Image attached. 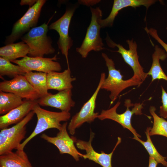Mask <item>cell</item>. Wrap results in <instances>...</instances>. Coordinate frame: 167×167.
Listing matches in <instances>:
<instances>
[{"label": "cell", "mask_w": 167, "mask_h": 167, "mask_svg": "<svg viewBox=\"0 0 167 167\" xmlns=\"http://www.w3.org/2000/svg\"><path fill=\"white\" fill-rule=\"evenodd\" d=\"M101 56L105 60L108 70V75L105 78L102 84L101 89L105 90L110 92L109 97L113 103L117 98L120 94L126 88L133 86H139L143 83L140 79L132 76L127 79H123L119 70L115 67L113 61L108 55L102 53Z\"/></svg>", "instance_id": "6da1fadb"}, {"label": "cell", "mask_w": 167, "mask_h": 167, "mask_svg": "<svg viewBox=\"0 0 167 167\" xmlns=\"http://www.w3.org/2000/svg\"><path fill=\"white\" fill-rule=\"evenodd\" d=\"M32 111L37 116L36 125L32 133L21 143L19 149L24 150L25 146L31 139L47 129L56 128L60 131L62 126L61 122L67 121L71 116L69 112L50 111L41 108L38 103L34 106Z\"/></svg>", "instance_id": "7a4b0ae2"}, {"label": "cell", "mask_w": 167, "mask_h": 167, "mask_svg": "<svg viewBox=\"0 0 167 167\" xmlns=\"http://www.w3.org/2000/svg\"><path fill=\"white\" fill-rule=\"evenodd\" d=\"M48 28L47 24L44 23L31 29L21 37L22 41L29 48L28 56L44 57L45 55L55 52V49L52 45V40L47 35Z\"/></svg>", "instance_id": "3957f363"}, {"label": "cell", "mask_w": 167, "mask_h": 167, "mask_svg": "<svg viewBox=\"0 0 167 167\" xmlns=\"http://www.w3.org/2000/svg\"><path fill=\"white\" fill-rule=\"evenodd\" d=\"M90 9L92 14L90 24L81 45L76 49V52L83 58H86L92 51L97 52L104 49L100 35L101 27L100 21L102 19V11L99 7H90Z\"/></svg>", "instance_id": "277c9868"}, {"label": "cell", "mask_w": 167, "mask_h": 167, "mask_svg": "<svg viewBox=\"0 0 167 167\" xmlns=\"http://www.w3.org/2000/svg\"><path fill=\"white\" fill-rule=\"evenodd\" d=\"M35 113L31 111L22 120L9 128L1 129L0 132V155L19 149L21 141L26 133V125Z\"/></svg>", "instance_id": "5b68a950"}, {"label": "cell", "mask_w": 167, "mask_h": 167, "mask_svg": "<svg viewBox=\"0 0 167 167\" xmlns=\"http://www.w3.org/2000/svg\"><path fill=\"white\" fill-rule=\"evenodd\" d=\"M120 103L119 101L111 108L102 110L97 118L101 120L109 119L114 121L120 124L124 128L129 130L134 135L140 138L141 136L137 133L131 125V119L134 114L139 115L142 114V109L143 108L142 104L136 103L134 105L130 100L126 99L124 102V105L126 108V110L123 113L119 114L117 113V109Z\"/></svg>", "instance_id": "8992f818"}, {"label": "cell", "mask_w": 167, "mask_h": 167, "mask_svg": "<svg viewBox=\"0 0 167 167\" xmlns=\"http://www.w3.org/2000/svg\"><path fill=\"white\" fill-rule=\"evenodd\" d=\"M46 2L45 0H37L33 6L29 7L24 14L13 25L11 34L6 38L5 44L14 43L21 38L26 32L36 27L42 8Z\"/></svg>", "instance_id": "52a82bcc"}, {"label": "cell", "mask_w": 167, "mask_h": 167, "mask_svg": "<svg viewBox=\"0 0 167 167\" xmlns=\"http://www.w3.org/2000/svg\"><path fill=\"white\" fill-rule=\"evenodd\" d=\"M105 78V73H101L98 86L95 92L89 99L83 105L80 111L72 117L67 126L69 133L75 134L76 129L87 122L90 123L97 118L98 113L94 112L97 95L101 86Z\"/></svg>", "instance_id": "ba28073f"}, {"label": "cell", "mask_w": 167, "mask_h": 167, "mask_svg": "<svg viewBox=\"0 0 167 167\" xmlns=\"http://www.w3.org/2000/svg\"><path fill=\"white\" fill-rule=\"evenodd\" d=\"M75 10V7L66 8L64 15L49 27V29L55 30L59 34V37L57 43L59 49L66 58L68 68H70L68 59V51L73 45V41L69 35V29Z\"/></svg>", "instance_id": "9c48e42d"}, {"label": "cell", "mask_w": 167, "mask_h": 167, "mask_svg": "<svg viewBox=\"0 0 167 167\" xmlns=\"http://www.w3.org/2000/svg\"><path fill=\"white\" fill-rule=\"evenodd\" d=\"M106 41L108 46L110 47H117L118 49L115 52L120 54L125 62L131 66L133 71V77L140 79L143 82L148 76L147 73L144 71L143 69L140 64L137 51V45L133 39L128 40L126 42L128 45L129 49L127 50L120 44L114 42L107 36Z\"/></svg>", "instance_id": "30bf717a"}, {"label": "cell", "mask_w": 167, "mask_h": 167, "mask_svg": "<svg viewBox=\"0 0 167 167\" xmlns=\"http://www.w3.org/2000/svg\"><path fill=\"white\" fill-rule=\"evenodd\" d=\"M57 55L51 58L30 57L27 56L20 59L11 62L22 67L26 72L36 71L48 73L52 71L59 72L62 70L60 63L55 61Z\"/></svg>", "instance_id": "8fae6325"}, {"label": "cell", "mask_w": 167, "mask_h": 167, "mask_svg": "<svg viewBox=\"0 0 167 167\" xmlns=\"http://www.w3.org/2000/svg\"><path fill=\"white\" fill-rule=\"evenodd\" d=\"M0 91L13 93L27 100H37L40 98L38 93L23 75H18L11 80L1 82Z\"/></svg>", "instance_id": "7c38bea8"}, {"label": "cell", "mask_w": 167, "mask_h": 167, "mask_svg": "<svg viewBox=\"0 0 167 167\" xmlns=\"http://www.w3.org/2000/svg\"><path fill=\"white\" fill-rule=\"evenodd\" d=\"M95 134L90 131L89 139L88 141L77 139L72 136L76 147L79 149L84 150L86 154H83L82 157L85 159H88L100 165L102 167H112L111 160L113 152L117 146L121 143V138L118 137V140L112 152L109 154H106L103 151L98 153L95 151L92 144V142L94 137Z\"/></svg>", "instance_id": "4fadbf2b"}, {"label": "cell", "mask_w": 167, "mask_h": 167, "mask_svg": "<svg viewBox=\"0 0 167 167\" xmlns=\"http://www.w3.org/2000/svg\"><path fill=\"white\" fill-rule=\"evenodd\" d=\"M67 122L62 124L61 129L55 137H50L45 134H42L41 138L56 146L61 154H67L71 156L76 161L82 157V154L76 148L74 141L72 137H70L67 131Z\"/></svg>", "instance_id": "5bb4252c"}, {"label": "cell", "mask_w": 167, "mask_h": 167, "mask_svg": "<svg viewBox=\"0 0 167 167\" xmlns=\"http://www.w3.org/2000/svg\"><path fill=\"white\" fill-rule=\"evenodd\" d=\"M71 89L59 91L55 94L49 93L37 100L38 104L42 106H48L59 109L61 111L69 112L75 105L72 98Z\"/></svg>", "instance_id": "9a60e30c"}, {"label": "cell", "mask_w": 167, "mask_h": 167, "mask_svg": "<svg viewBox=\"0 0 167 167\" xmlns=\"http://www.w3.org/2000/svg\"><path fill=\"white\" fill-rule=\"evenodd\" d=\"M156 1L154 0H114L111 11L109 16L105 19H101L100 21L101 28L112 26L118 12L124 8L129 6L135 8L143 6L147 10Z\"/></svg>", "instance_id": "2e32d148"}, {"label": "cell", "mask_w": 167, "mask_h": 167, "mask_svg": "<svg viewBox=\"0 0 167 167\" xmlns=\"http://www.w3.org/2000/svg\"><path fill=\"white\" fill-rule=\"evenodd\" d=\"M37 100H27L20 106L0 117V129L17 124L22 120L31 111L36 103Z\"/></svg>", "instance_id": "e0dca14e"}, {"label": "cell", "mask_w": 167, "mask_h": 167, "mask_svg": "<svg viewBox=\"0 0 167 167\" xmlns=\"http://www.w3.org/2000/svg\"><path fill=\"white\" fill-rule=\"evenodd\" d=\"M76 78L71 75L70 68L62 72L52 71L47 73V84L48 90L54 89L60 91L73 88L72 83Z\"/></svg>", "instance_id": "ac0fdd59"}, {"label": "cell", "mask_w": 167, "mask_h": 167, "mask_svg": "<svg viewBox=\"0 0 167 167\" xmlns=\"http://www.w3.org/2000/svg\"><path fill=\"white\" fill-rule=\"evenodd\" d=\"M0 167H33L24 150L0 155Z\"/></svg>", "instance_id": "d6986e66"}, {"label": "cell", "mask_w": 167, "mask_h": 167, "mask_svg": "<svg viewBox=\"0 0 167 167\" xmlns=\"http://www.w3.org/2000/svg\"><path fill=\"white\" fill-rule=\"evenodd\" d=\"M29 51L28 45L22 41L6 45L0 48V56L11 62L27 56Z\"/></svg>", "instance_id": "ffe728a7"}, {"label": "cell", "mask_w": 167, "mask_h": 167, "mask_svg": "<svg viewBox=\"0 0 167 167\" xmlns=\"http://www.w3.org/2000/svg\"><path fill=\"white\" fill-rule=\"evenodd\" d=\"M167 57L165 51L158 46L155 47V51L152 55V61L151 67L147 73L148 75L152 77V81L155 80L162 79L167 81V76L162 70L159 61L164 60Z\"/></svg>", "instance_id": "44dd1931"}, {"label": "cell", "mask_w": 167, "mask_h": 167, "mask_svg": "<svg viewBox=\"0 0 167 167\" xmlns=\"http://www.w3.org/2000/svg\"><path fill=\"white\" fill-rule=\"evenodd\" d=\"M47 73L42 72H27L24 76L30 84L38 93L40 98L47 95Z\"/></svg>", "instance_id": "7402d4cb"}, {"label": "cell", "mask_w": 167, "mask_h": 167, "mask_svg": "<svg viewBox=\"0 0 167 167\" xmlns=\"http://www.w3.org/2000/svg\"><path fill=\"white\" fill-rule=\"evenodd\" d=\"M24 102L22 98L13 93L0 91V114L7 113Z\"/></svg>", "instance_id": "603a6c76"}, {"label": "cell", "mask_w": 167, "mask_h": 167, "mask_svg": "<svg viewBox=\"0 0 167 167\" xmlns=\"http://www.w3.org/2000/svg\"><path fill=\"white\" fill-rule=\"evenodd\" d=\"M151 129L150 127H148L145 132L147 138L146 141H144L142 140L139 138L135 135H134L132 138L139 142L143 145L149 153L150 157L153 158L158 164H161L166 166L167 165V162L165 160L166 158L163 156L159 153L152 143L149 134Z\"/></svg>", "instance_id": "cb8c5ba5"}, {"label": "cell", "mask_w": 167, "mask_h": 167, "mask_svg": "<svg viewBox=\"0 0 167 167\" xmlns=\"http://www.w3.org/2000/svg\"><path fill=\"white\" fill-rule=\"evenodd\" d=\"M156 110L154 106H150L149 112L153 118V123L149 131V135H159L167 137V121L158 116L155 112Z\"/></svg>", "instance_id": "d4e9b609"}, {"label": "cell", "mask_w": 167, "mask_h": 167, "mask_svg": "<svg viewBox=\"0 0 167 167\" xmlns=\"http://www.w3.org/2000/svg\"><path fill=\"white\" fill-rule=\"evenodd\" d=\"M26 73L21 66L15 65L11 62L0 57V77L7 76L14 78L18 75H24Z\"/></svg>", "instance_id": "484cf974"}, {"label": "cell", "mask_w": 167, "mask_h": 167, "mask_svg": "<svg viewBox=\"0 0 167 167\" xmlns=\"http://www.w3.org/2000/svg\"><path fill=\"white\" fill-rule=\"evenodd\" d=\"M161 89L162 105L160 107L159 113L161 116L166 118H167V93L162 86H161Z\"/></svg>", "instance_id": "4316f807"}, {"label": "cell", "mask_w": 167, "mask_h": 167, "mask_svg": "<svg viewBox=\"0 0 167 167\" xmlns=\"http://www.w3.org/2000/svg\"><path fill=\"white\" fill-rule=\"evenodd\" d=\"M148 33L155 39L164 48L167 54V44L165 43L159 36L157 30L153 28L148 29L146 27L144 28Z\"/></svg>", "instance_id": "83f0119b"}, {"label": "cell", "mask_w": 167, "mask_h": 167, "mask_svg": "<svg viewBox=\"0 0 167 167\" xmlns=\"http://www.w3.org/2000/svg\"><path fill=\"white\" fill-rule=\"evenodd\" d=\"M101 0H80L78 1V2L79 4H81L87 6H91L98 3Z\"/></svg>", "instance_id": "f1b7e54d"}, {"label": "cell", "mask_w": 167, "mask_h": 167, "mask_svg": "<svg viewBox=\"0 0 167 167\" xmlns=\"http://www.w3.org/2000/svg\"><path fill=\"white\" fill-rule=\"evenodd\" d=\"M36 0H21L20 4L21 6L28 5L29 7L33 6L37 2Z\"/></svg>", "instance_id": "f546056e"}, {"label": "cell", "mask_w": 167, "mask_h": 167, "mask_svg": "<svg viewBox=\"0 0 167 167\" xmlns=\"http://www.w3.org/2000/svg\"><path fill=\"white\" fill-rule=\"evenodd\" d=\"M158 164L153 158L149 156L148 167H156Z\"/></svg>", "instance_id": "4dcf8cb0"}, {"label": "cell", "mask_w": 167, "mask_h": 167, "mask_svg": "<svg viewBox=\"0 0 167 167\" xmlns=\"http://www.w3.org/2000/svg\"><path fill=\"white\" fill-rule=\"evenodd\" d=\"M166 167H167V165L166 166Z\"/></svg>", "instance_id": "1f68e13d"}, {"label": "cell", "mask_w": 167, "mask_h": 167, "mask_svg": "<svg viewBox=\"0 0 167 167\" xmlns=\"http://www.w3.org/2000/svg\"><path fill=\"white\" fill-rule=\"evenodd\" d=\"M166 29H167V27L166 28Z\"/></svg>", "instance_id": "d6a6232c"}]
</instances>
